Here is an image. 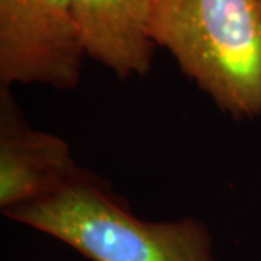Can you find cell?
I'll list each match as a JSON object with an SVG mask.
<instances>
[{"label": "cell", "mask_w": 261, "mask_h": 261, "mask_svg": "<svg viewBox=\"0 0 261 261\" xmlns=\"http://www.w3.org/2000/svg\"><path fill=\"white\" fill-rule=\"evenodd\" d=\"M87 56L127 80L148 75L156 46L149 36L154 0H73Z\"/></svg>", "instance_id": "5"}, {"label": "cell", "mask_w": 261, "mask_h": 261, "mask_svg": "<svg viewBox=\"0 0 261 261\" xmlns=\"http://www.w3.org/2000/svg\"><path fill=\"white\" fill-rule=\"evenodd\" d=\"M149 36L232 119H261V0H154Z\"/></svg>", "instance_id": "2"}, {"label": "cell", "mask_w": 261, "mask_h": 261, "mask_svg": "<svg viewBox=\"0 0 261 261\" xmlns=\"http://www.w3.org/2000/svg\"><path fill=\"white\" fill-rule=\"evenodd\" d=\"M85 58L73 0H0V87L73 90Z\"/></svg>", "instance_id": "3"}, {"label": "cell", "mask_w": 261, "mask_h": 261, "mask_svg": "<svg viewBox=\"0 0 261 261\" xmlns=\"http://www.w3.org/2000/svg\"><path fill=\"white\" fill-rule=\"evenodd\" d=\"M80 171L66 141L31 126L10 88L0 87L2 212L56 194Z\"/></svg>", "instance_id": "4"}, {"label": "cell", "mask_w": 261, "mask_h": 261, "mask_svg": "<svg viewBox=\"0 0 261 261\" xmlns=\"http://www.w3.org/2000/svg\"><path fill=\"white\" fill-rule=\"evenodd\" d=\"M5 217L90 261H217L205 224L134 216L107 181L85 168L56 194L7 211Z\"/></svg>", "instance_id": "1"}]
</instances>
